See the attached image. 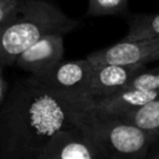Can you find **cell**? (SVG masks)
Here are the masks:
<instances>
[{
  "instance_id": "obj_1",
  "label": "cell",
  "mask_w": 159,
  "mask_h": 159,
  "mask_svg": "<svg viewBox=\"0 0 159 159\" xmlns=\"http://www.w3.org/2000/svg\"><path fill=\"white\" fill-rule=\"evenodd\" d=\"M70 125L66 101L31 75L17 78L0 104V159H37L52 134Z\"/></svg>"
},
{
  "instance_id": "obj_2",
  "label": "cell",
  "mask_w": 159,
  "mask_h": 159,
  "mask_svg": "<svg viewBox=\"0 0 159 159\" xmlns=\"http://www.w3.org/2000/svg\"><path fill=\"white\" fill-rule=\"evenodd\" d=\"M66 103L71 122L88 135L103 153L104 159H143L159 140L114 114L98 111L92 102L66 101Z\"/></svg>"
},
{
  "instance_id": "obj_3",
  "label": "cell",
  "mask_w": 159,
  "mask_h": 159,
  "mask_svg": "<svg viewBox=\"0 0 159 159\" xmlns=\"http://www.w3.org/2000/svg\"><path fill=\"white\" fill-rule=\"evenodd\" d=\"M80 21L46 0H20L16 10L0 26V62L11 66L15 58L47 34L66 35Z\"/></svg>"
},
{
  "instance_id": "obj_4",
  "label": "cell",
  "mask_w": 159,
  "mask_h": 159,
  "mask_svg": "<svg viewBox=\"0 0 159 159\" xmlns=\"http://www.w3.org/2000/svg\"><path fill=\"white\" fill-rule=\"evenodd\" d=\"M93 65L87 57L83 60H62L46 72L34 77L63 101L92 102L87 94V88Z\"/></svg>"
},
{
  "instance_id": "obj_5",
  "label": "cell",
  "mask_w": 159,
  "mask_h": 159,
  "mask_svg": "<svg viewBox=\"0 0 159 159\" xmlns=\"http://www.w3.org/2000/svg\"><path fill=\"white\" fill-rule=\"evenodd\" d=\"M37 159H104V157L88 135L73 124L53 133Z\"/></svg>"
},
{
  "instance_id": "obj_6",
  "label": "cell",
  "mask_w": 159,
  "mask_h": 159,
  "mask_svg": "<svg viewBox=\"0 0 159 159\" xmlns=\"http://www.w3.org/2000/svg\"><path fill=\"white\" fill-rule=\"evenodd\" d=\"M145 68L144 62L139 63H94L89 75L87 94L93 102L96 99L114 94L125 88L130 81Z\"/></svg>"
},
{
  "instance_id": "obj_7",
  "label": "cell",
  "mask_w": 159,
  "mask_h": 159,
  "mask_svg": "<svg viewBox=\"0 0 159 159\" xmlns=\"http://www.w3.org/2000/svg\"><path fill=\"white\" fill-rule=\"evenodd\" d=\"M65 41L62 34H47L24 50L14 65L32 76H39L63 60Z\"/></svg>"
},
{
  "instance_id": "obj_8",
  "label": "cell",
  "mask_w": 159,
  "mask_h": 159,
  "mask_svg": "<svg viewBox=\"0 0 159 159\" xmlns=\"http://www.w3.org/2000/svg\"><path fill=\"white\" fill-rule=\"evenodd\" d=\"M159 50V36L144 40H123L116 45L97 50L87 56L93 63H147Z\"/></svg>"
},
{
  "instance_id": "obj_9",
  "label": "cell",
  "mask_w": 159,
  "mask_h": 159,
  "mask_svg": "<svg viewBox=\"0 0 159 159\" xmlns=\"http://www.w3.org/2000/svg\"><path fill=\"white\" fill-rule=\"evenodd\" d=\"M159 96V89H142V88H123L122 91L96 99L92 106L101 112L109 114H120L134 109Z\"/></svg>"
},
{
  "instance_id": "obj_10",
  "label": "cell",
  "mask_w": 159,
  "mask_h": 159,
  "mask_svg": "<svg viewBox=\"0 0 159 159\" xmlns=\"http://www.w3.org/2000/svg\"><path fill=\"white\" fill-rule=\"evenodd\" d=\"M159 139V96L134 109L114 114Z\"/></svg>"
},
{
  "instance_id": "obj_11",
  "label": "cell",
  "mask_w": 159,
  "mask_h": 159,
  "mask_svg": "<svg viewBox=\"0 0 159 159\" xmlns=\"http://www.w3.org/2000/svg\"><path fill=\"white\" fill-rule=\"evenodd\" d=\"M128 34L123 40H144L159 36V12L134 15L128 21Z\"/></svg>"
},
{
  "instance_id": "obj_12",
  "label": "cell",
  "mask_w": 159,
  "mask_h": 159,
  "mask_svg": "<svg viewBox=\"0 0 159 159\" xmlns=\"http://www.w3.org/2000/svg\"><path fill=\"white\" fill-rule=\"evenodd\" d=\"M128 11V0H88L87 15H123Z\"/></svg>"
},
{
  "instance_id": "obj_13",
  "label": "cell",
  "mask_w": 159,
  "mask_h": 159,
  "mask_svg": "<svg viewBox=\"0 0 159 159\" xmlns=\"http://www.w3.org/2000/svg\"><path fill=\"white\" fill-rule=\"evenodd\" d=\"M125 88H142V89H159V67L143 70L139 72Z\"/></svg>"
},
{
  "instance_id": "obj_14",
  "label": "cell",
  "mask_w": 159,
  "mask_h": 159,
  "mask_svg": "<svg viewBox=\"0 0 159 159\" xmlns=\"http://www.w3.org/2000/svg\"><path fill=\"white\" fill-rule=\"evenodd\" d=\"M20 0H0V26L16 10Z\"/></svg>"
},
{
  "instance_id": "obj_15",
  "label": "cell",
  "mask_w": 159,
  "mask_h": 159,
  "mask_svg": "<svg viewBox=\"0 0 159 159\" xmlns=\"http://www.w3.org/2000/svg\"><path fill=\"white\" fill-rule=\"evenodd\" d=\"M7 89H9V83L4 77V70H0V104L4 102Z\"/></svg>"
},
{
  "instance_id": "obj_16",
  "label": "cell",
  "mask_w": 159,
  "mask_h": 159,
  "mask_svg": "<svg viewBox=\"0 0 159 159\" xmlns=\"http://www.w3.org/2000/svg\"><path fill=\"white\" fill-rule=\"evenodd\" d=\"M159 60V50L158 51H155L150 57H149V60H148V62H152V61H158Z\"/></svg>"
},
{
  "instance_id": "obj_17",
  "label": "cell",
  "mask_w": 159,
  "mask_h": 159,
  "mask_svg": "<svg viewBox=\"0 0 159 159\" xmlns=\"http://www.w3.org/2000/svg\"><path fill=\"white\" fill-rule=\"evenodd\" d=\"M148 157H150L153 159H159V148H157L152 154H148Z\"/></svg>"
},
{
  "instance_id": "obj_18",
  "label": "cell",
  "mask_w": 159,
  "mask_h": 159,
  "mask_svg": "<svg viewBox=\"0 0 159 159\" xmlns=\"http://www.w3.org/2000/svg\"><path fill=\"white\" fill-rule=\"evenodd\" d=\"M4 68H5V66H4V65L0 62V70H4Z\"/></svg>"
}]
</instances>
